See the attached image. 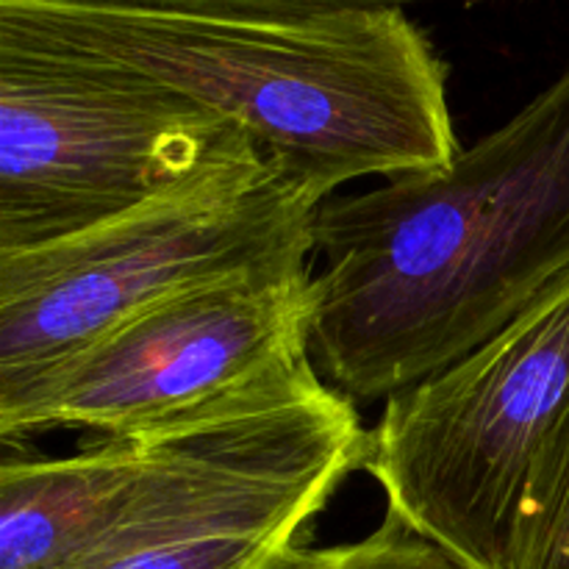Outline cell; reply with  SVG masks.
I'll use <instances>...</instances> for the list:
<instances>
[{
	"mask_svg": "<svg viewBox=\"0 0 569 569\" xmlns=\"http://www.w3.org/2000/svg\"><path fill=\"white\" fill-rule=\"evenodd\" d=\"M309 320L311 261L200 283L0 392V442L126 437L203 415L311 365Z\"/></svg>",
	"mask_w": 569,
	"mask_h": 569,
	"instance_id": "52a82bcc",
	"label": "cell"
},
{
	"mask_svg": "<svg viewBox=\"0 0 569 569\" xmlns=\"http://www.w3.org/2000/svg\"><path fill=\"white\" fill-rule=\"evenodd\" d=\"M309 356L353 403L470 356L569 278V64L448 167L317 209Z\"/></svg>",
	"mask_w": 569,
	"mask_h": 569,
	"instance_id": "6da1fadb",
	"label": "cell"
},
{
	"mask_svg": "<svg viewBox=\"0 0 569 569\" xmlns=\"http://www.w3.org/2000/svg\"><path fill=\"white\" fill-rule=\"evenodd\" d=\"M264 569H465L450 559L439 545L411 531L395 515L359 542L311 548L292 545L278 553Z\"/></svg>",
	"mask_w": 569,
	"mask_h": 569,
	"instance_id": "ba28073f",
	"label": "cell"
},
{
	"mask_svg": "<svg viewBox=\"0 0 569 569\" xmlns=\"http://www.w3.org/2000/svg\"><path fill=\"white\" fill-rule=\"evenodd\" d=\"M0 20L214 111L322 203L461 153L448 67L398 6L0 0Z\"/></svg>",
	"mask_w": 569,
	"mask_h": 569,
	"instance_id": "7a4b0ae2",
	"label": "cell"
},
{
	"mask_svg": "<svg viewBox=\"0 0 569 569\" xmlns=\"http://www.w3.org/2000/svg\"><path fill=\"white\" fill-rule=\"evenodd\" d=\"M367 437L353 400L315 365L131 433L109 533L61 569H264L365 470Z\"/></svg>",
	"mask_w": 569,
	"mask_h": 569,
	"instance_id": "3957f363",
	"label": "cell"
},
{
	"mask_svg": "<svg viewBox=\"0 0 569 569\" xmlns=\"http://www.w3.org/2000/svg\"><path fill=\"white\" fill-rule=\"evenodd\" d=\"M261 161L253 139L194 100L0 20V253Z\"/></svg>",
	"mask_w": 569,
	"mask_h": 569,
	"instance_id": "277c9868",
	"label": "cell"
},
{
	"mask_svg": "<svg viewBox=\"0 0 569 569\" xmlns=\"http://www.w3.org/2000/svg\"><path fill=\"white\" fill-rule=\"evenodd\" d=\"M569 428V278L506 331L392 395L365 472L387 511L465 569H511L533 487Z\"/></svg>",
	"mask_w": 569,
	"mask_h": 569,
	"instance_id": "5b68a950",
	"label": "cell"
},
{
	"mask_svg": "<svg viewBox=\"0 0 569 569\" xmlns=\"http://www.w3.org/2000/svg\"><path fill=\"white\" fill-rule=\"evenodd\" d=\"M320 206L267 159L78 237L0 253V392L172 295L292 261L315 264Z\"/></svg>",
	"mask_w": 569,
	"mask_h": 569,
	"instance_id": "8992f818",
	"label": "cell"
},
{
	"mask_svg": "<svg viewBox=\"0 0 569 569\" xmlns=\"http://www.w3.org/2000/svg\"><path fill=\"white\" fill-rule=\"evenodd\" d=\"M511 569H569V428L522 511Z\"/></svg>",
	"mask_w": 569,
	"mask_h": 569,
	"instance_id": "9c48e42d",
	"label": "cell"
}]
</instances>
